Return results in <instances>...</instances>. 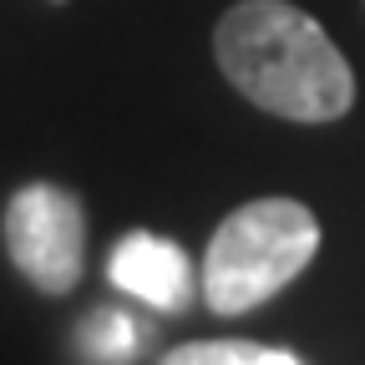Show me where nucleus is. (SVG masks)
<instances>
[{"instance_id": "f257e3e1", "label": "nucleus", "mask_w": 365, "mask_h": 365, "mask_svg": "<svg viewBox=\"0 0 365 365\" xmlns=\"http://www.w3.org/2000/svg\"><path fill=\"white\" fill-rule=\"evenodd\" d=\"M213 51L244 97L284 122H335L355 102V76L314 16L289 0H239L218 21Z\"/></svg>"}, {"instance_id": "f03ea898", "label": "nucleus", "mask_w": 365, "mask_h": 365, "mask_svg": "<svg viewBox=\"0 0 365 365\" xmlns=\"http://www.w3.org/2000/svg\"><path fill=\"white\" fill-rule=\"evenodd\" d=\"M319 254V218L294 198H254L208 239L198 289L213 314H244L274 299Z\"/></svg>"}, {"instance_id": "7ed1b4c3", "label": "nucleus", "mask_w": 365, "mask_h": 365, "mask_svg": "<svg viewBox=\"0 0 365 365\" xmlns=\"http://www.w3.org/2000/svg\"><path fill=\"white\" fill-rule=\"evenodd\" d=\"M6 249L36 289L46 294L76 289L81 249H86L81 198L61 182H26L6 203Z\"/></svg>"}, {"instance_id": "20e7f679", "label": "nucleus", "mask_w": 365, "mask_h": 365, "mask_svg": "<svg viewBox=\"0 0 365 365\" xmlns=\"http://www.w3.org/2000/svg\"><path fill=\"white\" fill-rule=\"evenodd\" d=\"M107 279L117 289H127L132 299H143L163 314L188 309L193 299V259L182 254L173 239L148 234V228H132L127 239H117L112 259H107Z\"/></svg>"}, {"instance_id": "39448f33", "label": "nucleus", "mask_w": 365, "mask_h": 365, "mask_svg": "<svg viewBox=\"0 0 365 365\" xmlns=\"http://www.w3.org/2000/svg\"><path fill=\"white\" fill-rule=\"evenodd\" d=\"M163 365H304L289 350L254 345V340H193L163 355Z\"/></svg>"}, {"instance_id": "423d86ee", "label": "nucleus", "mask_w": 365, "mask_h": 365, "mask_svg": "<svg viewBox=\"0 0 365 365\" xmlns=\"http://www.w3.org/2000/svg\"><path fill=\"white\" fill-rule=\"evenodd\" d=\"M76 345L91 365H127L137 350V325L122 309H91L86 325L76 330Z\"/></svg>"}, {"instance_id": "0eeeda50", "label": "nucleus", "mask_w": 365, "mask_h": 365, "mask_svg": "<svg viewBox=\"0 0 365 365\" xmlns=\"http://www.w3.org/2000/svg\"><path fill=\"white\" fill-rule=\"evenodd\" d=\"M56 6H61V0H56Z\"/></svg>"}]
</instances>
